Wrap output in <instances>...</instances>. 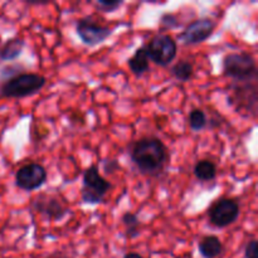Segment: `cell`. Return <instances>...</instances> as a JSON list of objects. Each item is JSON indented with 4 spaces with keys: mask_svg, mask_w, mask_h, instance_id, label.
Returning <instances> with one entry per match:
<instances>
[{
    "mask_svg": "<svg viewBox=\"0 0 258 258\" xmlns=\"http://www.w3.org/2000/svg\"><path fill=\"white\" fill-rule=\"evenodd\" d=\"M131 160L141 174L159 176L169 164V150L158 138H143L135 141L130 150Z\"/></svg>",
    "mask_w": 258,
    "mask_h": 258,
    "instance_id": "obj_1",
    "label": "cell"
},
{
    "mask_svg": "<svg viewBox=\"0 0 258 258\" xmlns=\"http://www.w3.org/2000/svg\"><path fill=\"white\" fill-rule=\"evenodd\" d=\"M47 83L44 76L30 72L17 75L0 82V95L5 98H24L39 92Z\"/></svg>",
    "mask_w": 258,
    "mask_h": 258,
    "instance_id": "obj_2",
    "label": "cell"
},
{
    "mask_svg": "<svg viewBox=\"0 0 258 258\" xmlns=\"http://www.w3.org/2000/svg\"><path fill=\"white\" fill-rule=\"evenodd\" d=\"M223 75L236 83L257 81L256 60L249 53H229L223 58Z\"/></svg>",
    "mask_w": 258,
    "mask_h": 258,
    "instance_id": "obj_3",
    "label": "cell"
},
{
    "mask_svg": "<svg viewBox=\"0 0 258 258\" xmlns=\"http://www.w3.org/2000/svg\"><path fill=\"white\" fill-rule=\"evenodd\" d=\"M112 188L110 181L100 174L97 165H91L83 173V186L81 198L85 204L96 206L105 202L106 194Z\"/></svg>",
    "mask_w": 258,
    "mask_h": 258,
    "instance_id": "obj_4",
    "label": "cell"
},
{
    "mask_svg": "<svg viewBox=\"0 0 258 258\" xmlns=\"http://www.w3.org/2000/svg\"><path fill=\"white\" fill-rule=\"evenodd\" d=\"M145 47L149 59L161 67L170 64L178 54V43L169 34L155 35Z\"/></svg>",
    "mask_w": 258,
    "mask_h": 258,
    "instance_id": "obj_5",
    "label": "cell"
},
{
    "mask_svg": "<svg viewBox=\"0 0 258 258\" xmlns=\"http://www.w3.org/2000/svg\"><path fill=\"white\" fill-rule=\"evenodd\" d=\"M76 33L83 44L88 47H96L106 42L112 35L113 29L107 25L100 24L91 17H87L78 20L76 24Z\"/></svg>",
    "mask_w": 258,
    "mask_h": 258,
    "instance_id": "obj_6",
    "label": "cell"
},
{
    "mask_svg": "<svg viewBox=\"0 0 258 258\" xmlns=\"http://www.w3.org/2000/svg\"><path fill=\"white\" fill-rule=\"evenodd\" d=\"M229 103L234 106L237 112L246 111L248 115L254 116L257 110V81L236 83L232 95L228 98Z\"/></svg>",
    "mask_w": 258,
    "mask_h": 258,
    "instance_id": "obj_7",
    "label": "cell"
},
{
    "mask_svg": "<svg viewBox=\"0 0 258 258\" xmlns=\"http://www.w3.org/2000/svg\"><path fill=\"white\" fill-rule=\"evenodd\" d=\"M239 212H241V208L236 199L221 198L209 209V222L214 227L226 228V227L232 226L238 219Z\"/></svg>",
    "mask_w": 258,
    "mask_h": 258,
    "instance_id": "obj_8",
    "label": "cell"
},
{
    "mask_svg": "<svg viewBox=\"0 0 258 258\" xmlns=\"http://www.w3.org/2000/svg\"><path fill=\"white\" fill-rule=\"evenodd\" d=\"M47 178L48 174L44 166L38 163H29L18 169L15 185L24 191H33L44 185Z\"/></svg>",
    "mask_w": 258,
    "mask_h": 258,
    "instance_id": "obj_9",
    "label": "cell"
},
{
    "mask_svg": "<svg viewBox=\"0 0 258 258\" xmlns=\"http://www.w3.org/2000/svg\"><path fill=\"white\" fill-rule=\"evenodd\" d=\"M217 23L211 18H201L190 24L178 34V40L184 45H196L206 42L213 35Z\"/></svg>",
    "mask_w": 258,
    "mask_h": 258,
    "instance_id": "obj_10",
    "label": "cell"
},
{
    "mask_svg": "<svg viewBox=\"0 0 258 258\" xmlns=\"http://www.w3.org/2000/svg\"><path fill=\"white\" fill-rule=\"evenodd\" d=\"M33 211L42 214L48 221H60L68 214V209L59 198L50 194H39L32 202Z\"/></svg>",
    "mask_w": 258,
    "mask_h": 258,
    "instance_id": "obj_11",
    "label": "cell"
},
{
    "mask_svg": "<svg viewBox=\"0 0 258 258\" xmlns=\"http://www.w3.org/2000/svg\"><path fill=\"white\" fill-rule=\"evenodd\" d=\"M128 68L135 76H143L150 68V59L148 57L145 45H141L136 49V52L128 58L127 60Z\"/></svg>",
    "mask_w": 258,
    "mask_h": 258,
    "instance_id": "obj_12",
    "label": "cell"
},
{
    "mask_svg": "<svg viewBox=\"0 0 258 258\" xmlns=\"http://www.w3.org/2000/svg\"><path fill=\"white\" fill-rule=\"evenodd\" d=\"M223 243L217 236H206L199 241V253L204 258H217L223 253Z\"/></svg>",
    "mask_w": 258,
    "mask_h": 258,
    "instance_id": "obj_13",
    "label": "cell"
},
{
    "mask_svg": "<svg viewBox=\"0 0 258 258\" xmlns=\"http://www.w3.org/2000/svg\"><path fill=\"white\" fill-rule=\"evenodd\" d=\"M25 48V42L22 38H10L0 48V59L4 62L15 60L20 57Z\"/></svg>",
    "mask_w": 258,
    "mask_h": 258,
    "instance_id": "obj_14",
    "label": "cell"
},
{
    "mask_svg": "<svg viewBox=\"0 0 258 258\" xmlns=\"http://www.w3.org/2000/svg\"><path fill=\"white\" fill-rule=\"evenodd\" d=\"M194 175L202 183H207V181H212L216 179L217 176V165L213 161L208 160V159H203V160L197 161L194 165Z\"/></svg>",
    "mask_w": 258,
    "mask_h": 258,
    "instance_id": "obj_15",
    "label": "cell"
},
{
    "mask_svg": "<svg viewBox=\"0 0 258 258\" xmlns=\"http://www.w3.org/2000/svg\"><path fill=\"white\" fill-rule=\"evenodd\" d=\"M123 227H125V236L127 238L133 239L140 234V228H141V222L139 219L138 214L131 213V212H126L123 213L122 218H121Z\"/></svg>",
    "mask_w": 258,
    "mask_h": 258,
    "instance_id": "obj_16",
    "label": "cell"
},
{
    "mask_svg": "<svg viewBox=\"0 0 258 258\" xmlns=\"http://www.w3.org/2000/svg\"><path fill=\"white\" fill-rule=\"evenodd\" d=\"M171 73H173L174 77L176 78L180 82H188L193 78L194 75V67L193 63L189 62L188 59H181L179 62H176L175 64L171 68Z\"/></svg>",
    "mask_w": 258,
    "mask_h": 258,
    "instance_id": "obj_17",
    "label": "cell"
},
{
    "mask_svg": "<svg viewBox=\"0 0 258 258\" xmlns=\"http://www.w3.org/2000/svg\"><path fill=\"white\" fill-rule=\"evenodd\" d=\"M208 125V118H207L206 112L201 108H194L189 113V126L193 131H201L207 127Z\"/></svg>",
    "mask_w": 258,
    "mask_h": 258,
    "instance_id": "obj_18",
    "label": "cell"
},
{
    "mask_svg": "<svg viewBox=\"0 0 258 258\" xmlns=\"http://www.w3.org/2000/svg\"><path fill=\"white\" fill-rule=\"evenodd\" d=\"M123 5L122 0H97L96 8L103 13H113Z\"/></svg>",
    "mask_w": 258,
    "mask_h": 258,
    "instance_id": "obj_19",
    "label": "cell"
},
{
    "mask_svg": "<svg viewBox=\"0 0 258 258\" xmlns=\"http://www.w3.org/2000/svg\"><path fill=\"white\" fill-rule=\"evenodd\" d=\"M244 258H258V242L256 239H252L246 244Z\"/></svg>",
    "mask_w": 258,
    "mask_h": 258,
    "instance_id": "obj_20",
    "label": "cell"
},
{
    "mask_svg": "<svg viewBox=\"0 0 258 258\" xmlns=\"http://www.w3.org/2000/svg\"><path fill=\"white\" fill-rule=\"evenodd\" d=\"M117 169H120V164L116 159H108V160L103 161V170L106 174H113L115 171H117Z\"/></svg>",
    "mask_w": 258,
    "mask_h": 258,
    "instance_id": "obj_21",
    "label": "cell"
},
{
    "mask_svg": "<svg viewBox=\"0 0 258 258\" xmlns=\"http://www.w3.org/2000/svg\"><path fill=\"white\" fill-rule=\"evenodd\" d=\"M161 25L165 28H176L178 27V20H176L175 15L173 14H164L161 17Z\"/></svg>",
    "mask_w": 258,
    "mask_h": 258,
    "instance_id": "obj_22",
    "label": "cell"
},
{
    "mask_svg": "<svg viewBox=\"0 0 258 258\" xmlns=\"http://www.w3.org/2000/svg\"><path fill=\"white\" fill-rule=\"evenodd\" d=\"M123 258H144L141 254L136 253V252H128V253H126Z\"/></svg>",
    "mask_w": 258,
    "mask_h": 258,
    "instance_id": "obj_23",
    "label": "cell"
},
{
    "mask_svg": "<svg viewBox=\"0 0 258 258\" xmlns=\"http://www.w3.org/2000/svg\"><path fill=\"white\" fill-rule=\"evenodd\" d=\"M48 258H70V257H68L67 254H64V253H60V252H55V253L50 254V256Z\"/></svg>",
    "mask_w": 258,
    "mask_h": 258,
    "instance_id": "obj_24",
    "label": "cell"
}]
</instances>
